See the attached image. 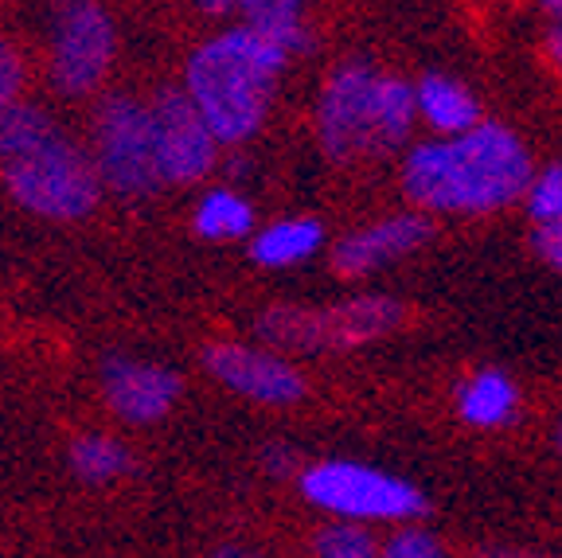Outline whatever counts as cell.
Listing matches in <instances>:
<instances>
[{
  "label": "cell",
  "instance_id": "21",
  "mask_svg": "<svg viewBox=\"0 0 562 558\" xmlns=\"http://www.w3.org/2000/svg\"><path fill=\"white\" fill-rule=\"evenodd\" d=\"M379 550H383V543L375 539L368 524L333 520L316 532V558H379Z\"/></svg>",
  "mask_w": 562,
  "mask_h": 558
},
{
  "label": "cell",
  "instance_id": "26",
  "mask_svg": "<svg viewBox=\"0 0 562 558\" xmlns=\"http://www.w3.org/2000/svg\"><path fill=\"white\" fill-rule=\"evenodd\" d=\"M20 82H24V67H20V55L12 52L4 40H0V105L16 102Z\"/></svg>",
  "mask_w": 562,
  "mask_h": 558
},
{
  "label": "cell",
  "instance_id": "31",
  "mask_svg": "<svg viewBox=\"0 0 562 558\" xmlns=\"http://www.w3.org/2000/svg\"><path fill=\"white\" fill-rule=\"evenodd\" d=\"M536 4L551 16V24H562V0H536Z\"/></svg>",
  "mask_w": 562,
  "mask_h": 558
},
{
  "label": "cell",
  "instance_id": "20",
  "mask_svg": "<svg viewBox=\"0 0 562 558\" xmlns=\"http://www.w3.org/2000/svg\"><path fill=\"white\" fill-rule=\"evenodd\" d=\"M55 133V125L47 122L44 110L24 102H9L0 105V157L12 160L27 148H35L40 141H47Z\"/></svg>",
  "mask_w": 562,
  "mask_h": 558
},
{
  "label": "cell",
  "instance_id": "3",
  "mask_svg": "<svg viewBox=\"0 0 562 558\" xmlns=\"http://www.w3.org/2000/svg\"><path fill=\"white\" fill-rule=\"evenodd\" d=\"M406 324V305L391 293H360L340 305H270L255 321L258 341L273 351H356L383 341Z\"/></svg>",
  "mask_w": 562,
  "mask_h": 558
},
{
  "label": "cell",
  "instance_id": "4",
  "mask_svg": "<svg viewBox=\"0 0 562 558\" xmlns=\"http://www.w3.org/2000/svg\"><path fill=\"white\" fill-rule=\"evenodd\" d=\"M297 489L313 507L348 524H414L430 512V500L418 484L379 465L348 461V457L305 465Z\"/></svg>",
  "mask_w": 562,
  "mask_h": 558
},
{
  "label": "cell",
  "instance_id": "30",
  "mask_svg": "<svg viewBox=\"0 0 562 558\" xmlns=\"http://www.w3.org/2000/svg\"><path fill=\"white\" fill-rule=\"evenodd\" d=\"M207 558H258L255 550H246V547H220V550H211Z\"/></svg>",
  "mask_w": 562,
  "mask_h": 558
},
{
  "label": "cell",
  "instance_id": "12",
  "mask_svg": "<svg viewBox=\"0 0 562 558\" xmlns=\"http://www.w3.org/2000/svg\"><path fill=\"white\" fill-rule=\"evenodd\" d=\"M102 387L105 399L114 406L117 418L149 426L172 411L180 399V376L160 364H140V359L110 356L102 364Z\"/></svg>",
  "mask_w": 562,
  "mask_h": 558
},
{
  "label": "cell",
  "instance_id": "6",
  "mask_svg": "<svg viewBox=\"0 0 562 558\" xmlns=\"http://www.w3.org/2000/svg\"><path fill=\"white\" fill-rule=\"evenodd\" d=\"M383 70L363 55L333 67L321 102H316V137L336 165L371 157V122H375V87Z\"/></svg>",
  "mask_w": 562,
  "mask_h": 558
},
{
  "label": "cell",
  "instance_id": "15",
  "mask_svg": "<svg viewBox=\"0 0 562 558\" xmlns=\"http://www.w3.org/2000/svg\"><path fill=\"white\" fill-rule=\"evenodd\" d=\"M418 125V98L414 82L403 75H379L375 87V122H371V157H391L398 148H411Z\"/></svg>",
  "mask_w": 562,
  "mask_h": 558
},
{
  "label": "cell",
  "instance_id": "32",
  "mask_svg": "<svg viewBox=\"0 0 562 558\" xmlns=\"http://www.w3.org/2000/svg\"><path fill=\"white\" fill-rule=\"evenodd\" d=\"M551 442H554V454L562 457V418L554 422V437H551Z\"/></svg>",
  "mask_w": 562,
  "mask_h": 558
},
{
  "label": "cell",
  "instance_id": "27",
  "mask_svg": "<svg viewBox=\"0 0 562 558\" xmlns=\"http://www.w3.org/2000/svg\"><path fill=\"white\" fill-rule=\"evenodd\" d=\"M543 44H547V59H551L554 70L562 75V24L547 27V40H543Z\"/></svg>",
  "mask_w": 562,
  "mask_h": 558
},
{
  "label": "cell",
  "instance_id": "28",
  "mask_svg": "<svg viewBox=\"0 0 562 558\" xmlns=\"http://www.w3.org/2000/svg\"><path fill=\"white\" fill-rule=\"evenodd\" d=\"M207 16H227V12H235L238 9V0H195Z\"/></svg>",
  "mask_w": 562,
  "mask_h": 558
},
{
  "label": "cell",
  "instance_id": "24",
  "mask_svg": "<svg viewBox=\"0 0 562 558\" xmlns=\"http://www.w3.org/2000/svg\"><path fill=\"white\" fill-rule=\"evenodd\" d=\"M527 246H531V254H536L539 263L562 274V223H543V227H531Z\"/></svg>",
  "mask_w": 562,
  "mask_h": 558
},
{
  "label": "cell",
  "instance_id": "8",
  "mask_svg": "<svg viewBox=\"0 0 562 558\" xmlns=\"http://www.w3.org/2000/svg\"><path fill=\"white\" fill-rule=\"evenodd\" d=\"M114 59V24L98 0H63L52 27V79L63 94H87Z\"/></svg>",
  "mask_w": 562,
  "mask_h": 558
},
{
  "label": "cell",
  "instance_id": "10",
  "mask_svg": "<svg viewBox=\"0 0 562 558\" xmlns=\"http://www.w3.org/2000/svg\"><path fill=\"white\" fill-rule=\"evenodd\" d=\"M203 367H207L223 387L262 402V406H297L308 391L305 376L273 348L211 344V348L203 351Z\"/></svg>",
  "mask_w": 562,
  "mask_h": 558
},
{
  "label": "cell",
  "instance_id": "29",
  "mask_svg": "<svg viewBox=\"0 0 562 558\" xmlns=\"http://www.w3.org/2000/svg\"><path fill=\"white\" fill-rule=\"evenodd\" d=\"M481 558H551V555H531V550H512V547H484Z\"/></svg>",
  "mask_w": 562,
  "mask_h": 558
},
{
  "label": "cell",
  "instance_id": "11",
  "mask_svg": "<svg viewBox=\"0 0 562 558\" xmlns=\"http://www.w3.org/2000/svg\"><path fill=\"white\" fill-rule=\"evenodd\" d=\"M434 238V219L426 211H395V215L375 219L368 227L351 231L333 246V270L340 278H368L375 270L403 263Z\"/></svg>",
  "mask_w": 562,
  "mask_h": 558
},
{
  "label": "cell",
  "instance_id": "2",
  "mask_svg": "<svg viewBox=\"0 0 562 558\" xmlns=\"http://www.w3.org/2000/svg\"><path fill=\"white\" fill-rule=\"evenodd\" d=\"M290 55L255 27H231L195 47L184 70V90L200 105L220 145H246L262 130L270 98Z\"/></svg>",
  "mask_w": 562,
  "mask_h": 558
},
{
  "label": "cell",
  "instance_id": "9",
  "mask_svg": "<svg viewBox=\"0 0 562 558\" xmlns=\"http://www.w3.org/2000/svg\"><path fill=\"white\" fill-rule=\"evenodd\" d=\"M157 165L165 183H195L215 168V133L203 122L200 105L188 90L165 87L149 105Z\"/></svg>",
  "mask_w": 562,
  "mask_h": 558
},
{
  "label": "cell",
  "instance_id": "13",
  "mask_svg": "<svg viewBox=\"0 0 562 558\" xmlns=\"http://www.w3.org/2000/svg\"><path fill=\"white\" fill-rule=\"evenodd\" d=\"M414 98H418V125L430 130V137H457L469 133L484 122L481 98L453 75L430 70L414 82Z\"/></svg>",
  "mask_w": 562,
  "mask_h": 558
},
{
  "label": "cell",
  "instance_id": "19",
  "mask_svg": "<svg viewBox=\"0 0 562 558\" xmlns=\"http://www.w3.org/2000/svg\"><path fill=\"white\" fill-rule=\"evenodd\" d=\"M70 469H75L79 480H87V484H105V480H117L122 472H130L133 457L114 437L87 434L70 445Z\"/></svg>",
  "mask_w": 562,
  "mask_h": 558
},
{
  "label": "cell",
  "instance_id": "22",
  "mask_svg": "<svg viewBox=\"0 0 562 558\" xmlns=\"http://www.w3.org/2000/svg\"><path fill=\"white\" fill-rule=\"evenodd\" d=\"M524 211L531 219V227L543 223H562V165H543L527 188Z\"/></svg>",
  "mask_w": 562,
  "mask_h": 558
},
{
  "label": "cell",
  "instance_id": "16",
  "mask_svg": "<svg viewBox=\"0 0 562 558\" xmlns=\"http://www.w3.org/2000/svg\"><path fill=\"white\" fill-rule=\"evenodd\" d=\"M325 246V223L313 215L278 219L266 231H258L250 243V258L266 270H290V266L308 263Z\"/></svg>",
  "mask_w": 562,
  "mask_h": 558
},
{
  "label": "cell",
  "instance_id": "1",
  "mask_svg": "<svg viewBox=\"0 0 562 558\" xmlns=\"http://www.w3.org/2000/svg\"><path fill=\"white\" fill-rule=\"evenodd\" d=\"M536 160L512 125L484 118L457 137H426L403 153L398 183L414 211L481 219L527 200Z\"/></svg>",
  "mask_w": 562,
  "mask_h": 558
},
{
  "label": "cell",
  "instance_id": "14",
  "mask_svg": "<svg viewBox=\"0 0 562 558\" xmlns=\"http://www.w3.org/2000/svg\"><path fill=\"white\" fill-rule=\"evenodd\" d=\"M457 418L473 429H504L519 414V387L504 367H476L453 387Z\"/></svg>",
  "mask_w": 562,
  "mask_h": 558
},
{
  "label": "cell",
  "instance_id": "18",
  "mask_svg": "<svg viewBox=\"0 0 562 558\" xmlns=\"http://www.w3.org/2000/svg\"><path fill=\"white\" fill-rule=\"evenodd\" d=\"M250 227H255V208L235 188H211L195 208V231L211 243H235L250 235Z\"/></svg>",
  "mask_w": 562,
  "mask_h": 558
},
{
  "label": "cell",
  "instance_id": "25",
  "mask_svg": "<svg viewBox=\"0 0 562 558\" xmlns=\"http://www.w3.org/2000/svg\"><path fill=\"white\" fill-rule=\"evenodd\" d=\"M262 469H266V477H278V480H285V477H301V454L293 449L290 442H270L262 449Z\"/></svg>",
  "mask_w": 562,
  "mask_h": 558
},
{
  "label": "cell",
  "instance_id": "23",
  "mask_svg": "<svg viewBox=\"0 0 562 558\" xmlns=\"http://www.w3.org/2000/svg\"><path fill=\"white\" fill-rule=\"evenodd\" d=\"M379 558H446V547L434 532L426 527H398L391 539L383 543Z\"/></svg>",
  "mask_w": 562,
  "mask_h": 558
},
{
  "label": "cell",
  "instance_id": "17",
  "mask_svg": "<svg viewBox=\"0 0 562 558\" xmlns=\"http://www.w3.org/2000/svg\"><path fill=\"white\" fill-rule=\"evenodd\" d=\"M305 4L308 0H238V12H243L246 27L270 35L281 52L297 59L316 47L313 27L305 24Z\"/></svg>",
  "mask_w": 562,
  "mask_h": 558
},
{
  "label": "cell",
  "instance_id": "5",
  "mask_svg": "<svg viewBox=\"0 0 562 558\" xmlns=\"http://www.w3.org/2000/svg\"><path fill=\"white\" fill-rule=\"evenodd\" d=\"M4 183L20 208L44 219H82L102 196V172L59 130L20 157L4 160Z\"/></svg>",
  "mask_w": 562,
  "mask_h": 558
},
{
  "label": "cell",
  "instance_id": "7",
  "mask_svg": "<svg viewBox=\"0 0 562 558\" xmlns=\"http://www.w3.org/2000/svg\"><path fill=\"white\" fill-rule=\"evenodd\" d=\"M98 172L117 196H149L165 176L157 165L153 114L137 98H105L98 110Z\"/></svg>",
  "mask_w": 562,
  "mask_h": 558
}]
</instances>
